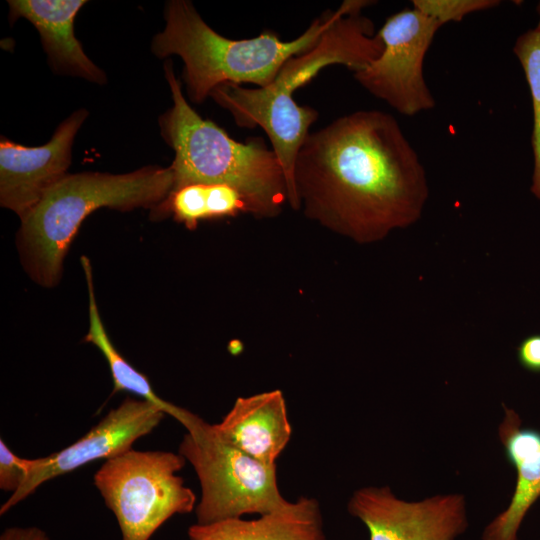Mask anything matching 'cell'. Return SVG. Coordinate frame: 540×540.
<instances>
[{"mask_svg": "<svg viewBox=\"0 0 540 540\" xmlns=\"http://www.w3.org/2000/svg\"><path fill=\"white\" fill-rule=\"evenodd\" d=\"M214 427L225 441L268 465H276L292 433L286 400L277 389L238 397Z\"/></svg>", "mask_w": 540, "mask_h": 540, "instance_id": "obj_12", "label": "cell"}, {"mask_svg": "<svg viewBox=\"0 0 540 540\" xmlns=\"http://www.w3.org/2000/svg\"><path fill=\"white\" fill-rule=\"evenodd\" d=\"M11 18L23 17L38 30L52 68L102 84L104 72L84 52L74 33V20L83 0L8 1Z\"/></svg>", "mask_w": 540, "mask_h": 540, "instance_id": "obj_14", "label": "cell"}, {"mask_svg": "<svg viewBox=\"0 0 540 540\" xmlns=\"http://www.w3.org/2000/svg\"><path fill=\"white\" fill-rule=\"evenodd\" d=\"M413 8L438 21L442 26L459 22L466 15L494 8L497 0H413Z\"/></svg>", "mask_w": 540, "mask_h": 540, "instance_id": "obj_19", "label": "cell"}, {"mask_svg": "<svg viewBox=\"0 0 540 540\" xmlns=\"http://www.w3.org/2000/svg\"><path fill=\"white\" fill-rule=\"evenodd\" d=\"M347 508L365 524L370 540H454L467 527L460 494L407 502L389 487L370 486L356 490Z\"/></svg>", "mask_w": 540, "mask_h": 540, "instance_id": "obj_10", "label": "cell"}, {"mask_svg": "<svg viewBox=\"0 0 540 540\" xmlns=\"http://www.w3.org/2000/svg\"><path fill=\"white\" fill-rule=\"evenodd\" d=\"M505 417L499 437L517 479L508 507L485 528L483 540H517V532L530 507L540 497V430L521 427L519 415L503 405Z\"/></svg>", "mask_w": 540, "mask_h": 540, "instance_id": "obj_13", "label": "cell"}, {"mask_svg": "<svg viewBox=\"0 0 540 540\" xmlns=\"http://www.w3.org/2000/svg\"><path fill=\"white\" fill-rule=\"evenodd\" d=\"M87 117L79 109L66 118L44 145L27 147L0 141V203L23 218L44 194L65 177L74 138Z\"/></svg>", "mask_w": 540, "mask_h": 540, "instance_id": "obj_11", "label": "cell"}, {"mask_svg": "<svg viewBox=\"0 0 540 540\" xmlns=\"http://www.w3.org/2000/svg\"><path fill=\"white\" fill-rule=\"evenodd\" d=\"M373 3L369 0L343 1L338 7L337 18L317 43L288 59L271 84L247 88L225 83L210 95L231 114L237 126L260 127L267 134L281 163L288 203L294 210L300 209L294 184L295 161L319 113L310 106L298 105L293 95L330 65H343L354 73L380 56L383 50L381 37L372 19L361 12Z\"/></svg>", "mask_w": 540, "mask_h": 540, "instance_id": "obj_2", "label": "cell"}, {"mask_svg": "<svg viewBox=\"0 0 540 540\" xmlns=\"http://www.w3.org/2000/svg\"><path fill=\"white\" fill-rule=\"evenodd\" d=\"M294 184L307 218L359 244L417 222L429 196L424 166L398 121L373 109L309 133Z\"/></svg>", "mask_w": 540, "mask_h": 540, "instance_id": "obj_1", "label": "cell"}, {"mask_svg": "<svg viewBox=\"0 0 540 540\" xmlns=\"http://www.w3.org/2000/svg\"><path fill=\"white\" fill-rule=\"evenodd\" d=\"M165 415L147 400L127 397L73 444L47 456L30 459L26 479L2 504L0 515L6 514L46 481L92 461L108 460L132 449L135 441L151 433Z\"/></svg>", "mask_w": 540, "mask_h": 540, "instance_id": "obj_9", "label": "cell"}, {"mask_svg": "<svg viewBox=\"0 0 540 540\" xmlns=\"http://www.w3.org/2000/svg\"><path fill=\"white\" fill-rule=\"evenodd\" d=\"M516 355L524 369L540 373V334L525 337L517 346Z\"/></svg>", "mask_w": 540, "mask_h": 540, "instance_id": "obj_21", "label": "cell"}, {"mask_svg": "<svg viewBox=\"0 0 540 540\" xmlns=\"http://www.w3.org/2000/svg\"><path fill=\"white\" fill-rule=\"evenodd\" d=\"M525 73L533 107V131L531 144L534 171L530 191L540 200V23L520 35L513 47Z\"/></svg>", "mask_w": 540, "mask_h": 540, "instance_id": "obj_17", "label": "cell"}, {"mask_svg": "<svg viewBox=\"0 0 540 540\" xmlns=\"http://www.w3.org/2000/svg\"><path fill=\"white\" fill-rule=\"evenodd\" d=\"M181 454L133 448L106 460L94 485L114 514L122 540H150L169 518L195 510L196 496L177 475Z\"/></svg>", "mask_w": 540, "mask_h": 540, "instance_id": "obj_7", "label": "cell"}, {"mask_svg": "<svg viewBox=\"0 0 540 540\" xmlns=\"http://www.w3.org/2000/svg\"><path fill=\"white\" fill-rule=\"evenodd\" d=\"M174 188L169 167H144L125 174H67L23 218L18 234L22 260L40 285L54 286L64 258L85 218L102 207L128 211L161 206Z\"/></svg>", "mask_w": 540, "mask_h": 540, "instance_id": "obj_5", "label": "cell"}, {"mask_svg": "<svg viewBox=\"0 0 540 540\" xmlns=\"http://www.w3.org/2000/svg\"><path fill=\"white\" fill-rule=\"evenodd\" d=\"M442 25L419 10L404 9L386 19L378 34L380 56L353 73L371 95L404 116L433 109L435 98L424 78V59Z\"/></svg>", "mask_w": 540, "mask_h": 540, "instance_id": "obj_8", "label": "cell"}, {"mask_svg": "<svg viewBox=\"0 0 540 540\" xmlns=\"http://www.w3.org/2000/svg\"><path fill=\"white\" fill-rule=\"evenodd\" d=\"M172 106L159 119L161 134L174 151L173 191L190 184H227L254 205L257 218L279 215L288 202L281 163L261 137L231 138L203 119L187 102L172 62L164 65ZM172 191V192H173Z\"/></svg>", "mask_w": 540, "mask_h": 540, "instance_id": "obj_4", "label": "cell"}, {"mask_svg": "<svg viewBox=\"0 0 540 540\" xmlns=\"http://www.w3.org/2000/svg\"><path fill=\"white\" fill-rule=\"evenodd\" d=\"M338 14V8L325 11L291 41L268 29L254 38L234 40L211 28L190 1L171 0L164 10L165 27L154 36L151 48L159 58L182 59L187 95L193 103H202L225 83L259 88L271 84L283 64L311 49Z\"/></svg>", "mask_w": 540, "mask_h": 540, "instance_id": "obj_3", "label": "cell"}, {"mask_svg": "<svg viewBox=\"0 0 540 540\" xmlns=\"http://www.w3.org/2000/svg\"><path fill=\"white\" fill-rule=\"evenodd\" d=\"M29 460L17 456L0 440V489L15 493L28 474Z\"/></svg>", "mask_w": 540, "mask_h": 540, "instance_id": "obj_20", "label": "cell"}, {"mask_svg": "<svg viewBox=\"0 0 540 540\" xmlns=\"http://www.w3.org/2000/svg\"><path fill=\"white\" fill-rule=\"evenodd\" d=\"M178 422L187 431L178 453L193 466L201 485L196 523L262 515L288 502L278 487L276 465L237 449L220 436L214 424L186 409Z\"/></svg>", "mask_w": 540, "mask_h": 540, "instance_id": "obj_6", "label": "cell"}, {"mask_svg": "<svg viewBox=\"0 0 540 540\" xmlns=\"http://www.w3.org/2000/svg\"><path fill=\"white\" fill-rule=\"evenodd\" d=\"M189 540H327L319 502L299 497L253 520L232 518L188 528Z\"/></svg>", "mask_w": 540, "mask_h": 540, "instance_id": "obj_15", "label": "cell"}, {"mask_svg": "<svg viewBox=\"0 0 540 540\" xmlns=\"http://www.w3.org/2000/svg\"><path fill=\"white\" fill-rule=\"evenodd\" d=\"M160 207L169 209L176 221L193 230L198 222L207 219L206 184H190L171 193Z\"/></svg>", "mask_w": 540, "mask_h": 540, "instance_id": "obj_18", "label": "cell"}, {"mask_svg": "<svg viewBox=\"0 0 540 540\" xmlns=\"http://www.w3.org/2000/svg\"><path fill=\"white\" fill-rule=\"evenodd\" d=\"M0 540H50V538L44 530L36 526H13L4 529Z\"/></svg>", "mask_w": 540, "mask_h": 540, "instance_id": "obj_22", "label": "cell"}, {"mask_svg": "<svg viewBox=\"0 0 540 540\" xmlns=\"http://www.w3.org/2000/svg\"><path fill=\"white\" fill-rule=\"evenodd\" d=\"M81 264L85 273L89 296V329L84 340L95 345L105 357L112 375L114 391L131 392L155 404L167 415L172 416L178 421L184 408L173 405L160 398L153 391L147 377L128 363L112 344L98 311L89 259L82 256Z\"/></svg>", "mask_w": 540, "mask_h": 540, "instance_id": "obj_16", "label": "cell"}]
</instances>
